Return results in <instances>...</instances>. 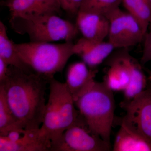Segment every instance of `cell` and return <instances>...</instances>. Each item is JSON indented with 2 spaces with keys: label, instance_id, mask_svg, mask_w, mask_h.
I'll return each mask as SVG.
<instances>
[{
  "label": "cell",
  "instance_id": "obj_1",
  "mask_svg": "<svg viewBox=\"0 0 151 151\" xmlns=\"http://www.w3.org/2000/svg\"><path fill=\"white\" fill-rule=\"evenodd\" d=\"M49 79L9 65L6 76L0 82L12 113L24 129L38 131L45 111V91Z\"/></svg>",
  "mask_w": 151,
  "mask_h": 151
},
{
  "label": "cell",
  "instance_id": "obj_2",
  "mask_svg": "<svg viewBox=\"0 0 151 151\" xmlns=\"http://www.w3.org/2000/svg\"><path fill=\"white\" fill-rule=\"evenodd\" d=\"M50 94L46 104L42 126L39 134L51 147L70 127L84 122L79 111L75 108L73 97L65 83L52 77L49 80Z\"/></svg>",
  "mask_w": 151,
  "mask_h": 151
},
{
  "label": "cell",
  "instance_id": "obj_3",
  "mask_svg": "<svg viewBox=\"0 0 151 151\" xmlns=\"http://www.w3.org/2000/svg\"><path fill=\"white\" fill-rule=\"evenodd\" d=\"M75 104L89 129L111 145V132L115 119L113 91L103 81H96L92 89Z\"/></svg>",
  "mask_w": 151,
  "mask_h": 151
},
{
  "label": "cell",
  "instance_id": "obj_4",
  "mask_svg": "<svg viewBox=\"0 0 151 151\" xmlns=\"http://www.w3.org/2000/svg\"><path fill=\"white\" fill-rule=\"evenodd\" d=\"M9 23L15 32L27 34L32 42L72 41L79 32L76 25L53 14H29L10 17Z\"/></svg>",
  "mask_w": 151,
  "mask_h": 151
},
{
  "label": "cell",
  "instance_id": "obj_5",
  "mask_svg": "<svg viewBox=\"0 0 151 151\" xmlns=\"http://www.w3.org/2000/svg\"><path fill=\"white\" fill-rule=\"evenodd\" d=\"M15 49L23 61L35 73L49 79L63 70L69 58L76 55L75 44L49 42L14 43Z\"/></svg>",
  "mask_w": 151,
  "mask_h": 151
},
{
  "label": "cell",
  "instance_id": "obj_6",
  "mask_svg": "<svg viewBox=\"0 0 151 151\" xmlns=\"http://www.w3.org/2000/svg\"><path fill=\"white\" fill-rule=\"evenodd\" d=\"M125 111L122 118L114 123L145 138L151 143V92L145 89L130 100H124L120 104Z\"/></svg>",
  "mask_w": 151,
  "mask_h": 151
},
{
  "label": "cell",
  "instance_id": "obj_7",
  "mask_svg": "<svg viewBox=\"0 0 151 151\" xmlns=\"http://www.w3.org/2000/svg\"><path fill=\"white\" fill-rule=\"evenodd\" d=\"M107 18L110 23L108 42L114 48H129L144 40L145 33L140 24L127 11L119 8Z\"/></svg>",
  "mask_w": 151,
  "mask_h": 151
},
{
  "label": "cell",
  "instance_id": "obj_8",
  "mask_svg": "<svg viewBox=\"0 0 151 151\" xmlns=\"http://www.w3.org/2000/svg\"><path fill=\"white\" fill-rule=\"evenodd\" d=\"M111 145L93 133L85 122L74 125L51 142V151H109Z\"/></svg>",
  "mask_w": 151,
  "mask_h": 151
},
{
  "label": "cell",
  "instance_id": "obj_9",
  "mask_svg": "<svg viewBox=\"0 0 151 151\" xmlns=\"http://www.w3.org/2000/svg\"><path fill=\"white\" fill-rule=\"evenodd\" d=\"M132 58L125 50L114 54L107 61L108 68L103 81L113 92H124L129 86L132 76Z\"/></svg>",
  "mask_w": 151,
  "mask_h": 151
},
{
  "label": "cell",
  "instance_id": "obj_10",
  "mask_svg": "<svg viewBox=\"0 0 151 151\" xmlns=\"http://www.w3.org/2000/svg\"><path fill=\"white\" fill-rule=\"evenodd\" d=\"M83 61L74 63L68 69L66 83L74 103L92 89L98 70L89 69Z\"/></svg>",
  "mask_w": 151,
  "mask_h": 151
},
{
  "label": "cell",
  "instance_id": "obj_11",
  "mask_svg": "<svg viewBox=\"0 0 151 151\" xmlns=\"http://www.w3.org/2000/svg\"><path fill=\"white\" fill-rule=\"evenodd\" d=\"M76 25L83 37L88 40L103 41L108 37L110 23L103 15L79 11Z\"/></svg>",
  "mask_w": 151,
  "mask_h": 151
},
{
  "label": "cell",
  "instance_id": "obj_12",
  "mask_svg": "<svg viewBox=\"0 0 151 151\" xmlns=\"http://www.w3.org/2000/svg\"><path fill=\"white\" fill-rule=\"evenodd\" d=\"M75 47L76 55L91 68L102 63L115 49L108 41H92L84 37L78 40Z\"/></svg>",
  "mask_w": 151,
  "mask_h": 151
},
{
  "label": "cell",
  "instance_id": "obj_13",
  "mask_svg": "<svg viewBox=\"0 0 151 151\" xmlns=\"http://www.w3.org/2000/svg\"><path fill=\"white\" fill-rule=\"evenodd\" d=\"M50 147L40 137L39 131L27 130L18 141L11 142L0 136V151H50Z\"/></svg>",
  "mask_w": 151,
  "mask_h": 151
},
{
  "label": "cell",
  "instance_id": "obj_14",
  "mask_svg": "<svg viewBox=\"0 0 151 151\" xmlns=\"http://www.w3.org/2000/svg\"><path fill=\"white\" fill-rule=\"evenodd\" d=\"M121 128L113 145V151H151V143L145 138L127 129Z\"/></svg>",
  "mask_w": 151,
  "mask_h": 151
},
{
  "label": "cell",
  "instance_id": "obj_15",
  "mask_svg": "<svg viewBox=\"0 0 151 151\" xmlns=\"http://www.w3.org/2000/svg\"><path fill=\"white\" fill-rule=\"evenodd\" d=\"M0 58L9 65H13L25 72L35 73L18 54L14 46V42L8 36L6 27L1 21L0 22Z\"/></svg>",
  "mask_w": 151,
  "mask_h": 151
},
{
  "label": "cell",
  "instance_id": "obj_16",
  "mask_svg": "<svg viewBox=\"0 0 151 151\" xmlns=\"http://www.w3.org/2000/svg\"><path fill=\"white\" fill-rule=\"evenodd\" d=\"M127 12L139 21L145 33L151 24V4L149 0H122Z\"/></svg>",
  "mask_w": 151,
  "mask_h": 151
},
{
  "label": "cell",
  "instance_id": "obj_17",
  "mask_svg": "<svg viewBox=\"0 0 151 151\" xmlns=\"http://www.w3.org/2000/svg\"><path fill=\"white\" fill-rule=\"evenodd\" d=\"M142 64L134 58L132 60V76L129 86L124 92V100H130L145 90L147 78Z\"/></svg>",
  "mask_w": 151,
  "mask_h": 151
},
{
  "label": "cell",
  "instance_id": "obj_18",
  "mask_svg": "<svg viewBox=\"0 0 151 151\" xmlns=\"http://www.w3.org/2000/svg\"><path fill=\"white\" fill-rule=\"evenodd\" d=\"M22 129H24L12 113L4 87L0 85V136L4 137L12 130Z\"/></svg>",
  "mask_w": 151,
  "mask_h": 151
},
{
  "label": "cell",
  "instance_id": "obj_19",
  "mask_svg": "<svg viewBox=\"0 0 151 151\" xmlns=\"http://www.w3.org/2000/svg\"><path fill=\"white\" fill-rule=\"evenodd\" d=\"M2 5L10 12L11 17L29 14L48 13L36 0H6Z\"/></svg>",
  "mask_w": 151,
  "mask_h": 151
},
{
  "label": "cell",
  "instance_id": "obj_20",
  "mask_svg": "<svg viewBox=\"0 0 151 151\" xmlns=\"http://www.w3.org/2000/svg\"><path fill=\"white\" fill-rule=\"evenodd\" d=\"M122 1V0H83L79 11L100 14L108 17L114 11L119 8Z\"/></svg>",
  "mask_w": 151,
  "mask_h": 151
},
{
  "label": "cell",
  "instance_id": "obj_21",
  "mask_svg": "<svg viewBox=\"0 0 151 151\" xmlns=\"http://www.w3.org/2000/svg\"><path fill=\"white\" fill-rule=\"evenodd\" d=\"M83 0H59L61 9L71 15H77Z\"/></svg>",
  "mask_w": 151,
  "mask_h": 151
},
{
  "label": "cell",
  "instance_id": "obj_22",
  "mask_svg": "<svg viewBox=\"0 0 151 151\" xmlns=\"http://www.w3.org/2000/svg\"><path fill=\"white\" fill-rule=\"evenodd\" d=\"M48 13L60 14L61 9L59 0H36Z\"/></svg>",
  "mask_w": 151,
  "mask_h": 151
},
{
  "label": "cell",
  "instance_id": "obj_23",
  "mask_svg": "<svg viewBox=\"0 0 151 151\" xmlns=\"http://www.w3.org/2000/svg\"><path fill=\"white\" fill-rule=\"evenodd\" d=\"M143 40L144 48L140 60V63L142 65L151 61V28L150 31L146 33Z\"/></svg>",
  "mask_w": 151,
  "mask_h": 151
},
{
  "label": "cell",
  "instance_id": "obj_24",
  "mask_svg": "<svg viewBox=\"0 0 151 151\" xmlns=\"http://www.w3.org/2000/svg\"><path fill=\"white\" fill-rule=\"evenodd\" d=\"M9 66L4 60L0 58V82L4 81L6 78Z\"/></svg>",
  "mask_w": 151,
  "mask_h": 151
},
{
  "label": "cell",
  "instance_id": "obj_25",
  "mask_svg": "<svg viewBox=\"0 0 151 151\" xmlns=\"http://www.w3.org/2000/svg\"><path fill=\"white\" fill-rule=\"evenodd\" d=\"M145 70L146 71H147V73L148 74L149 79H150L151 81V70H149V69H147V68H145ZM150 90L151 92V88L150 89Z\"/></svg>",
  "mask_w": 151,
  "mask_h": 151
},
{
  "label": "cell",
  "instance_id": "obj_26",
  "mask_svg": "<svg viewBox=\"0 0 151 151\" xmlns=\"http://www.w3.org/2000/svg\"><path fill=\"white\" fill-rule=\"evenodd\" d=\"M149 1H150V2L151 4V0H149Z\"/></svg>",
  "mask_w": 151,
  "mask_h": 151
}]
</instances>
